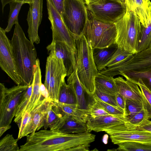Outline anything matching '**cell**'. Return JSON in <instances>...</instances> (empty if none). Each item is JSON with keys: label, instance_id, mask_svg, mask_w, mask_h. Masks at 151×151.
I'll return each instance as SVG.
<instances>
[{"label": "cell", "instance_id": "1", "mask_svg": "<svg viewBox=\"0 0 151 151\" xmlns=\"http://www.w3.org/2000/svg\"><path fill=\"white\" fill-rule=\"evenodd\" d=\"M95 138L96 135L90 132L71 134L45 129L27 136L19 151H70L75 146L90 144Z\"/></svg>", "mask_w": 151, "mask_h": 151}, {"label": "cell", "instance_id": "2", "mask_svg": "<svg viewBox=\"0 0 151 151\" xmlns=\"http://www.w3.org/2000/svg\"><path fill=\"white\" fill-rule=\"evenodd\" d=\"M10 40L16 65L22 81V85L29 86L32 83L37 58L34 43L26 37L19 22L15 24Z\"/></svg>", "mask_w": 151, "mask_h": 151}, {"label": "cell", "instance_id": "3", "mask_svg": "<svg viewBox=\"0 0 151 151\" xmlns=\"http://www.w3.org/2000/svg\"><path fill=\"white\" fill-rule=\"evenodd\" d=\"M74 38L78 75L87 93L92 96L96 90L95 78L99 73L94 60L93 48L91 42L83 34Z\"/></svg>", "mask_w": 151, "mask_h": 151}, {"label": "cell", "instance_id": "4", "mask_svg": "<svg viewBox=\"0 0 151 151\" xmlns=\"http://www.w3.org/2000/svg\"><path fill=\"white\" fill-rule=\"evenodd\" d=\"M114 24L117 32L115 43L118 47L133 54L137 53L141 28L137 15L127 8L125 14Z\"/></svg>", "mask_w": 151, "mask_h": 151}, {"label": "cell", "instance_id": "5", "mask_svg": "<svg viewBox=\"0 0 151 151\" xmlns=\"http://www.w3.org/2000/svg\"><path fill=\"white\" fill-rule=\"evenodd\" d=\"M44 85L48 92V99L58 102L62 85L65 82L67 70L62 59L52 51L48 52Z\"/></svg>", "mask_w": 151, "mask_h": 151}, {"label": "cell", "instance_id": "6", "mask_svg": "<svg viewBox=\"0 0 151 151\" xmlns=\"http://www.w3.org/2000/svg\"><path fill=\"white\" fill-rule=\"evenodd\" d=\"M29 86L21 85L11 88L0 83V127L10 125Z\"/></svg>", "mask_w": 151, "mask_h": 151}, {"label": "cell", "instance_id": "7", "mask_svg": "<svg viewBox=\"0 0 151 151\" xmlns=\"http://www.w3.org/2000/svg\"><path fill=\"white\" fill-rule=\"evenodd\" d=\"M82 34L91 42L93 48H103L115 42L117 35L114 23L88 19Z\"/></svg>", "mask_w": 151, "mask_h": 151}, {"label": "cell", "instance_id": "8", "mask_svg": "<svg viewBox=\"0 0 151 151\" xmlns=\"http://www.w3.org/2000/svg\"><path fill=\"white\" fill-rule=\"evenodd\" d=\"M85 4L83 0H64L61 16L74 38L82 34L89 19Z\"/></svg>", "mask_w": 151, "mask_h": 151}, {"label": "cell", "instance_id": "9", "mask_svg": "<svg viewBox=\"0 0 151 151\" xmlns=\"http://www.w3.org/2000/svg\"><path fill=\"white\" fill-rule=\"evenodd\" d=\"M92 19L106 23H114L125 13L126 4L114 0H100L87 5Z\"/></svg>", "mask_w": 151, "mask_h": 151}, {"label": "cell", "instance_id": "10", "mask_svg": "<svg viewBox=\"0 0 151 151\" xmlns=\"http://www.w3.org/2000/svg\"><path fill=\"white\" fill-rule=\"evenodd\" d=\"M114 144L127 142L151 143V132L127 123L113 126L105 129Z\"/></svg>", "mask_w": 151, "mask_h": 151}, {"label": "cell", "instance_id": "11", "mask_svg": "<svg viewBox=\"0 0 151 151\" xmlns=\"http://www.w3.org/2000/svg\"><path fill=\"white\" fill-rule=\"evenodd\" d=\"M151 69V47L138 52L106 69L111 77L128 70L142 71Z\"/></svg>", "mask_w": 151, "mask_h": 151}, {"label": "cell", "instance_id": "12", "mask_svg": "<svg viewBox=\"0 0 151 151\" xmlns=\"http://www.w3.org/2000/svg\"><path fill=\"white\" fill-rule=\"evenodd\" d=\"M5 30L0 27V66L17 85H22V81L16 65L10 40Z\"/></svg>", "mask_w": 151, "mask_h": 151}, {"label": "cell", "instance_id": "13", "mask_svg": "<svg viewBox=\"0 0 151 151\" xmlns=\"http://www.w3.org/2000/svg\"><path fill=\"white\" fill-rule=\"evenodd\" d=\"M46 1L48 18L52 31V40L65 42L76 52L75 40L65 25L61 15L50 0Z\"/></svg>", "mask_w": 151, "mask_h": 151}, {"label": "cell", "instance_id": "14", "mask_svg": "<svg viewBox=\"0 0 151 151\" xmlns=\"http://www.w3.org/2000/svg\"><path fill=\"white\" fill-rule=\"evenodd\" d=\"M43 1V0H34L29 4V7L26 19L29 40L32 43L37 44L40 42L38 31L42 17Z\"/></svg>", "mask_w": 151, "mask_h": 151}, {"label": "cell", "instance_id": "15", "mask_svg": "<svg viewBox=\"0 0 151 151\" xmlns=\"http://www.w3.org/2000/svg\"><path fill=\"white\" fill-rule=\"evenodd\" d=\"M48 52L54 51L56 56L62 60L68 77L76 68V52L65 42L52 40L46 47Z\"/></svg>", "mask_w": 151, "mask_h": 151}, {"label": "cell", "instance_id": "16", "mask_svg": "<svg viewBox=\"0 0 151 151\" xmlns=\"http://www.w3.org/2000/svg\"><path fill=\"white\" fill-rule=\"evenodd\" d=\"M66 115H63L58 107L52 101L47 100L44 115L41 125L47 129H57L62 124Z\"/></svg>", "mask_w": 151, "mask_h": 151}, {"label": "cell", "instance_id": "17", "mask_svg": "<svg viewBox=\"0 0 151 151\" xmlns=\"http://www.w3.org/2000/svg\"><path fill=\"white\" fill-rule=\"evenodd\" d=\"M118 93L126 99H130L143 104L145 109L146 103L142 91L136 83L123 77L114 78Z\"/></svg>", "mask_w": 151, "mask_h": 151}, {"label": "cell", "instance_id": "18", "mask_svg": "<svg viewBox=\"0 0 151 151\" xmlns=\"http://www.w3.org/2000/svg\"><path fill=\"white\" fill-rule=\"evenodd\" d=\"M41 72L39 59L37 58L36 66L32 81V94L24 112L30 113L41 104L47 98L43 96L41 93L42 84Z\"/></svg>", "mask_w": 151, "mask_h": 151}, {"label": "cell", "instance_id": "19", "mask_svg": "<svg viewBox=\"0 0 151 151\" xmlns=\"http://www.w3.org/2000/svg\"><path fill=\"white\" fill-rule=\"evenodd\" d=\"M126 123L124 115H108L93 118L90 117L87 122L89 132L104 131L111 127Z\"/></svg>", "mask_w": 151, "mask_h": 151}, {"label": "cell", "instance_id": "20", "mask_svg": "<svg viewBox=\"0 0 151 151\" xmlns=\"http://www.w3.org/2000/svg\"><path fill=\"white\" fill-rule=\"evenodd\" d=\"M67 83L76 95L77 107L88 111L89 106L93 95H88L84 89L78 78L77 67L68 76Z\"/></svg>", "mask_w": 151, "mask_h": 151}, {"label": "cell", "instance_id": "21", "mask_svg": "<svg viewBox=\"0 0 151 151\" xmlns=\"http://www.w3.org/2000/svg\"><path fill=\"white\" fill-rule=\"evenodd\" d=\"M127 8L138 16L141 25L147 27L151 22L150 0H125Z\"/></svg>", "mask_w": 151, "mask_h": 151}, {"label": "cell", "instance_id": "22", "mask_svg": "<svg viewBox=\"0 0 151 151\" xmlns=\"http://www.w3.org/2000/svg\"><path fill=\"white\" fill-rule=\"evenodd\" d=\"M118 47L114 43L108 47L103 48L93 49L94 62L98 71L106 68V65Z\"/></svg>", "mask_w": 151, "mask_h": 151}, {"label": "cell", "instance_id": "23", "mask_svg": "<svg viewBox=\"0 0 151 151\" xmlns=\"http://www.w3.org/2000/svg\"><path fill=\"white\" fill-rule=\"evenodd\" d=\"M47 99L45 100L31 112V117L24 129L21 138L34 133L36 130H38L41 128V125Z\"/></svg>", "mask_w": 151, "mask_h": 151}, {"label": "cell", "instance_id": "24", "mask_svg": "<svg viewBox=\"0 0 151 151\" xmlns=\"http://www.w3.org/2000/svg\"><path fill=\"white\" fill-rule=\"evenodd\" d=\"M55 130L61 132L71 134L89 132L86 122L67 115L61 125Z\"/></svg>", "mask_w": 151, "mask_h": 151}, {"label": "cell", "instance_id": "25", "mask_svg": "<svg viewBox=\"0 0 151 151\" xmlns=\"http://www.w3.org/2000/svg\"><path fill=\"white\" fill-rule=\"evenodd\" d=\"M53 102L58 107L63 115L70 116L80 121L86 123L91 117L88 111L78 108L77 107V105Z\"/></svg>", "mask_w": 151, "mask_h": 151}, {"label": "cell", "instance_id": "26", "mask_svg": "<svg viewBox=\"0 0 151 151\" xmlns=\"http://www.w3.org/2000/svg\"><path fill=\"white\" fill-rule=\"evenodd\" d=\"M96 89L115 95L118 93L114 78L98 73L95 79Z\"/></svg>", "mask_w": 151, "mask_h": 151}, {"label": "cell", "instance_id": "27", "mask_svg": "<svg viewBox=\"0 0 151 151\" xmlns=\"http://www.w3.org/2000/svg\"><path fill=\"white\" fill-rule=\"evenodd\" d=\"M119 75L136 83L140 79L145 86L151 91V69L142 71L128 70L121 72Z\"/></svg>", "mask_w": 151, "mask_h": 151}, {"label": "cell", "instance_id": "28", "mask_svg": "<svg viewBox=\"0 0 151 151\" xmlns=\"http://www.w3.org/2000/svg\"><path fill=\"white\" fill-rule=\"evenodd\" d=\"M115 150L121 151H151V143L127 142L119 143Z\"/></svg>", "mask_w": 151, "mask_h": 151}, {"label": "cell", "instance_id": "29", "mask_svg": "<svg viewBox=\"0 0 151 151\" xmlns=\"http://www.w3.org/2000/svg\"><path fill=\"white\" fill-rule=\"evenodd\" d=\"M10 11L7 25L4 29L6 32H9L14 25L18 22V16L23 3L16 1L9 4Z\"/></svg>", "mask_w": 151, "mask_h": 151}, {"label": "cell", "instance_id": "30", "mask_svg": "<svg viewBox=\"0 0 151 151\" xmlns=\"http://www.w3.org/2000/svg\"><path fill=\"white\" fill-rule=\"evenodd\" d=\"M151 47V22L147 27H145L141 25L138 52Z\"/></svg>", "mask_w": 151, "mask_h": 151}, {"label": "cell", "instance_id": "31", "mask_svg": "<svg viewBox=\"0 0 151 151\" xmlns=\"http://www.w3.org/2000/svg\"><path fill=\"white\" fill-rule=\"evenodd\" d=\"M58 102L77 105V100L76 95L70 87L65 82L61 87Z\"/></svg>", "mask_w": 151, "mask_h": 151}, {"label": "cell", "instance_id": "32", "mask_svg": "<svg viewBox=\"0 0 151 151\" xmlns=\"http://www.w3.org/2000/svg\"><path fill=\"white\" fill-rule=\"evenodd\" d=\"M19 139H15L12 135L7 134L0 141V151H19L17 142Z\"/></svg>", "mask_w": 151, "mask_h": 151}, {"label": "cell", "instance_id": "33", "mask_svg": "<svg viewBox=\"0 0 151 151\" xmlns=\"http://www.w3.org/2000/svg\"><path fill=\"white\" fill-rule=\"evenodd\" d=\"M32 83L29 85L21 100L15 116L14 121L17 123L24 114L26 106L30 98L32 91Z\"/></svg>", "mask_w": 151, "mask_h": 151}, {"label": "cell", "instance_id": "34", "mask_svg": "<svg viewBox=\"0 0 151 151\" xmlns=\"http://www.w3.org/2000/svg\"><path fill=\"white\" fill-rule=\"evenodd\" d=\"M135 83L139 86L145 100L146 105L145 109L149 119L151 118V91L145 86L141 79L138 80Z\"/></svg>", "mask_w": 151, "mask_h": 151}, {"label": "cell", "instance_id": "35", "mask_svg": "<svg viewBox=\"0 0 151 151\" xmlns=\"http://www.w3.org/2000/svg\"><path fill=\"white\" fill-rule=\"evenodd\" d=\"M144 109L143 103L134 100L126 99L124 116L133 114Z\"/></svg>", "mask_w": 151, "mask_h": 151}, {"label": "cell", "instance_id": "36", "mask_svg": "<svg viewBox=\"0 0 151 151\" xmlns=\"http://www.w3.org/2000/svg\"><path fill=\"white\" fill-rule=\"evenodd\" d=\"M124 117L126 123L133 125H139L145 119H148L147 113L145 109L135 114Z\"/></svg>", "mask_w": 151, "mask_h": 151}, {"label": "cell", "instance_id": "37", "mask_svg": "<svg viewBox=\"0 0 151 151\" xmlns=\"http://www.w3.org/2000/svg\"><path fill=\"white\" fill-rule=\"evenodd\" d=\"M133 55L129 52L118 47L110 60L106 65V67H108L114 65L132 56Z\"/></svg>", "mask_w": 151, "mask_h": 151}, {"label": "cell", "instance_id": "38", "mask_svg": "<svg viewBox=\"0 0 151 151\" xmlns=\"http://www.w3.org/2000/svg\"><path fill=\"white\" fill-rule=\"evenodd\" d=\"M93 96L95 100L110 114L114 115H124V110L119 107L106 103L93 95Z\"/></svg>", "mask_w": 151, "mask_h": 151}, {"label": "cell", "instance_id": "39", "mask_svg": "<svg viewBox=\"0 0 151 151\" xmlns=\"http://www.w3.org/2000/svg\"><path fill=\"white\" fill-rule=\"evenodd\" d=\"M88 111L91 117L93 118L110 114L95 100L94 97L89 105Z\"/></svg>", "mask_w": 151, "mask_h": 151}, {"label": "cell", "instance_id": "40", "mask_svg": "<svg viewBox=\"0 0 151 151\" xmlns=\"http://www.w3.org/2000/svg\"><path fill=\"white\" fill-rule=\"evenodd\" d=\"M93 95L104 102L119 107L117 103L115 95L109 94L97 89H96Z\"/></svg>", "mask_w": 151, "mask_h": 151}, {"label": "cell", "instance_id": "41", "mask_svg": "<svg viewBox=\"0 0 151 151\" xmlns=\"http://www.w3.org/2000/svg\"><path fill=\"white\" fill-rule=\"evenodd\" d=\"M31 115V112H26L20 120L17 123L19 128L17 138L19 139L21 138V136L24 129L29 120Z\"/></svg>", "mask_w": 151, "mask_h": 151}, {"label": "cell", "instance_id": "42", "mask_svg": "<svg viewBox=\"0 0 151 151\" xmlns=\"http://www.w3.org/2000/svg\"><path fill=\"white\" fill-rule=\"evenodd\" d=\"M56 9L61 15L63 9L64 0H50Z\"/></svg>", "mask_w": 151, "mask_h": 151}, {"label": "cell", "instance_id": "43", "mask_svg": "<svg viewBox=\"0 0 151 151\" xmlns=\"http://www.w3.org/2000/svg\"><path fill=\"white\" fill-rule=\"evenodd\" d=\"M133 126L143 130L148 131L151 132V121L149 120V119H146L139 125Z\"/></svg>", "mask_w": 151, "mask_h": 151}, {"label": "cell", "instance_id": "44", "mask_svg": "<svg viewBox=\"0 0 151 151\" xmlns=\"http://www.w3.org/2000/svg\"><path fill=\"white\" fill-rule=\"evenodd\" d=\"M115 97L118 106L124 111L126 99L119 93L115 95Z\"/></svg>", "mask_w": 151, "mask_h": 151}, {"label": "cell", "instance_id": "45", "mask_svg": "<svg viewBox=\"0 0 151 151\" xmlns=\"http://www.w3.org/2000/svg\"><path fill=\"white\" fill-rule=\"evenodd\" d=\"M11 128V126L10 125L0 127V137H1L5 132Z\"/></svg>", "mask_w": 151, "mask_h": 151}, {"label": "cell", "instance_id": "46", "mask_svg": "<svg viewBox=\"0 0 151 151\" xmlns=\"http://www.w3.org/2000/svg\"><path fill=\"white\" fill-rule=\"evenodd\" d=\"M2 4V12H3L5 6L7 4L10 2L15 1V0H1Z\"/></svg>", "mask_w": 151, "mask_h": 151}, {"label": "cell", "instance_id": "47", "mask_svg": "<svg viewBox=\"0 0 151 151\" xmlns=\"http://www.w3.org/2000/svg\"><path fill=\"white\" fill-rule=\"evenodd\" d=\"M86 4L88 5L98 2L100 0H83Z\"/></svg>", "mask_w": 151, "mask_h": 151}, {"label": "cell", "instance_id": "48", "mask_svg": "<svg viewBox=\"0 0 151 151\" xmlns=\"http://www.w3.org/2000/svg\"><path fill=\"white\" fill-rule=\"evenodd\" d=\"M34 0H15V1L22 3L24 4H29L32 2Z\"/></svg>", "mask_w": 151, "mask_h": 151}, {"label": "cell", "instance_id": "49", "mask_svg": "<svg viewBox=\"0 0 151 151\" xmlns=\"http://www.w3.org/2000/svg\"><path fill=\"white\" fill-rule=\"evenodd\" d=\"M117 2L122 4H125V0H115Z\"/></svg>", "mask_w": 151, "mask_h": 151}, {"label": "cell", "instance_id": "50", "mask_svg": "<svg viewBox=\"0 0 151 151\" xmlns=\"http://www.w3.org/2000/svg\"><path fill=\"white\" fill-rule=\"evenodd\" d=\"M114 0L116 1L115 0Z\"/></svg>", "mask_w": 151, "mask_h": 151}]
</instances>
